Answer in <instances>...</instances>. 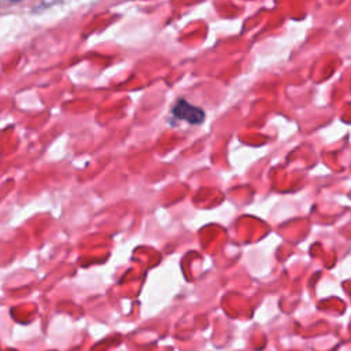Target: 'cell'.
Listing matches in <instances>:
<instances>
[{"label":"cell","instance_id":"1","mask_svg":"<svg viewBox=\"0 0 351 351\" xmlns=\"http://www.w3.org/2000/svg\"><path fill=\"white\" fill-rule=\"evenodd\" d=\"M173 115L177 118V119H184L192 125H196V123H200L203 122L204 119V112L200 107H196V106H192L191 103L180 99L176 101V104L173 106V110H171Z\"/></svg>","mask_w":351,"mask_h":351}]
</instances>
